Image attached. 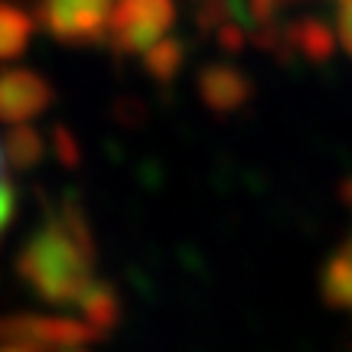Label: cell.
<instances>
[{
  "label": "cell",
  "mask_w": 352,
  "mask_h": 352,
  "mask_svg": "<svg viewBox=\"0 0 352 352\" xmlns=\"http://www.w3.org/2000/svg\"><path fill=\"white\" fill-rule=\"evenodd\" d=\"M91 264L95 241L85 215L72 199H65L59 215H52L23 241L16 254V274L39 300L52 307H78L82 294L95 280Z\"/></svg>",
  "instance_id": "obj_1"
},
{
  "label": "cell",
  "mask_w": 352,
  "mask_h": 352,
  "mask_svg": "<svg viewBox=\"0 0 352 352\" xmlns=\"http://www.w3.org/2000/svg\"><path fill=\"white\" fill-rule=\"evenodd\" d=\"M173 26V0H114L108 39L118 52H144Z\"/></svg>",
  "instance_id": "obj_2"
},
{
  "label": "cell",
  "mask_w": 352,
  "mask_h": 352,
  "mask_svg": "<svg viewBox=\"0 0 352 352\" xmlns=\"http://www.w3.org/2000/svg\"><path fill=\"white\" fill-rule=\"evenodd\" d=\"M114 0H43L39 20L59 43H101L108 39Z\"/></svg>",
  "instance_id": "obj_3"
},
{
  "label": "cell",
  "mask_w": 352,
  "mask_h": 352,
  "mask_svg": "<svg viewBox=\"0 0 352 352\" xmlns=\"http://www.w3.org/2000/svg\"><path fill=\"white\" fill-rule=\"evenodd\" d=\"M52 104V85L46 78L23 69L10 65L0 69V121L3 124H26Z\"/></svg>",
  "instance_id": "obj_4"
},
{
  "label": "cell",
  "mask_w": 352,
  "mask_h": 352,
  "mask_svg": "<svg viewBox=\"0 0 352 352\" xmlns=\"http://www.w3.org/2000/svg\"><path fill=\"white\" fill-rule=\"evenodd\" d=\"M199 98L212 114H232L252 98L248 76L228 63H212L199 72Z\"/></svg>",
  "instance_id": "obj_5"
},
{
  "label": "cell",
  "mask_w": 352,
  "mask_h": 352,
  "mask_svg": "<svg viewBox=\"0 0 352 352\" xmlns=\"http://www.w3.org/2000/svg\"><path fill=\"white\" fill-rule=\"evenodd\" d=\"M320 290L323 300L333 310L352 314V239H346L329 254V261L323 264V277H320Z\"/></svg>",
  "instance_id": "obj_6"
},
{
  "label": "cell",
  "mask_w": 352,
  "mask_h": 352,
  "mask_svg": "<svg viewBox=\"0 0 352 352\" xmlns=\"http://www.w3.org/2000/svg\"><path fill=\"white\" fill-rule=\"evenodd\" d=\"M78 314L98 336H108L111 327H118V316H121V303H118V294H114L111 284L95 277L78 300Z\"/></svg>",
  "instance_id": "obj_7"
},
{
  "label": "cell",
  "mask_w": 352,
  "mask_h": 352,
  "mask_svg": "<svg viewBox=\"0 0 352 352\" xmlns=\"http://www.w3.org/2000/svg\"><path fill=\"white\" fill-rule=\"evenodd\" d=\"M36 20L13 0H0V63H13L33 39Z\"/></svg>",
  "instance_id": "obj_8"
},
{
  "label": "cell",
  "mask_w": 352,
  "mask_h": 352,
  "mask_svg": "<svg viewBox=\"0 0 352 352\" xmlns=\"http://www.w3.org/2000/svg\"><path fill=\"white\" fill-rule=\"evenodd\" d=\"M3 160L13 166V170H33V166L43 160V153H46V140L39 138L36 127L26 124H10V131L3 134Z\"/></svg>",
  "instance_id": "obj_9"
},
{
  "label": "cell",
  "mask_w": 352,
  "mask_h": 352,
  "mask_svg": "<svg viewBox=\"0 0 352 352\" xmlns=\"http://www.w3.org/2000/svg\"><path fill=\"white\" fill-rule=\"evenodd\" d=\"M284 39H287L294 50L307 56L310 63H327L329 52H333V30H329L323 20H314V16H307L300 23H290L284 30Z\"/></svg>",
  "instance_id": "obj_10"
},
{
  "label": "cell",
  "mask_w": 352,
  "mask_h": 352,
  "mask_svg": "<svg viewBox=\"0 0 352 352\" xmlns=\"http://www.w3.org/2000/svg\"><path fill=\"white\" fill-rule=\"evenodd\" d=\"M140 56H144V72L153 82L166 85V82H173L179 76V69L186 63V46H183V39H176V36H160Z\"/></svg>",
  "instance_id": "obj_11"
},
{
  "label": "cell",
  "mask_w": 352,
  "mask_h": 352,
  "mask_svg": "<svg viewBox=\"0 0 352 352\" xmlns=\"http://www.w3.org/2000/svg\"><path fill=\"white\" fill-rule=\"evenodd\" d=\"M215 36H219V46H222L226 52H241L248 43H252V33H248L239 20H228V23H222L219 30H215Z\"/></svg>",
  "instance_id": "obj_12"
},
{
  "label": "cell",
  "mask_w": 352,
  "mask_h": 352,
  "mask_svg": "<svg viewBox=\"0 0 352 352\" xmlns=\"http://www.w3.org/2000/svg\"><path fill=\"white\" fill-rule=\"evenodd\" d=\"M3 151H0V235H3V228L13 222V212H16V192H13V183L7 179L3 173Z\"/></svg>",
  "instance_id": "obj_13"
},
{
  "label": "cell",
  "mask_w": 352,
  "mask_h": 352,
  "mask_svg": "<svg viewBox=\"0 0 352 352\" xmlns=\"http://www.w3.org/2000/svg\"><path fill=\"white\" fill-rule=\"evenodd\" d=\"M52 140H56V153H59V160L69 166L78 164V144L76 138H72V131H65L63 124L52 127Z\"/></svg>",
  "instance_id": "obj_14"
},
{
  "label": "cell",
  "mask_w": 352,
  "mask_h": 352,
  "mask_svg": "<svg viewBox=\"0 0 352 352\" xmlns=\"http://www.w3.org/2000/svg\"><path fill=\"white\" fill-rule=\"evenodd\" d=\"M336 33H340V46L352 56V3H340V20H336Z\"/></svg>",
  "instance_id": "obj_15"
},
{
  "label": "cell",
  "mask_w": 352,
  "mask_h": 352,
  "mask_svg": "<svg viewBox=\"0 0 352 352\" xmlns=\"http://www.w3.org/2000/svg\"><path fill=\"white\" fill-rule=\"evenodd\" d=\"M277 7L280 0H248V13L254 16V23H274Z\"/></svg>",
  "instance_id": "obj_16"
},
{
  "label": "cell",
  "mask_w": 352,
  "mask_h": 352,
  "mask_svg": "<svg viewBox=\"0 0 352 352\" xmlns=\"http://www.w3.org/2000/svg\"><path fill=\"white\" fill-rule=\"evenodd\" d=\"M340 192H342V202H346V206L352 209V176H346V179H342Z\"/></svg>",
  "instance_id": "obj_17"
},
{
  "label": "cell",
  "mask_w": 352,
  "mask_h": 352,
  "mask_svg": "<svg viewBox=\"0 0 352 352\" xmlns=\"http://www.w3.org/2000/svg\"><path fill=\"white\" fill-rule=\"evenodd\" d=\"M0 352H36L30 346H20V342H0Z\"/></svg>",
  "instance_id": "obj_18"
},
{
  "label": "cell",
  "mask_w": 352,
  "mask_h": 352,
  "mask_svg": "<svg viewBox=\"0 0 352 352\" xmlns=\"http://www.w3.org/2000/svg\"><path fill=\"white\" fill-rule=\"evenodd\" d=\"M340 3H352V0H340Z\"/></svg>",
  "instance_id": "obj_19"
}]
</instances>
